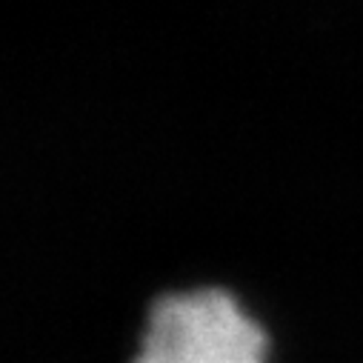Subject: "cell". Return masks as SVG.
I'll use <instances>...</instances> for the list:
<instances>
[{
  "label": "cell",
  "mask_w": 363,
  "mask_h": 363,
  "mask_svg": "<svg viewBox=\"0 0 363 363\" xmlns=\"http://www.w3.org/2000/svg\"><path fill=\"white\" fill-rule=\"evenodd\" d=\"M269 337L223 289L152 303L135 363H266Z\"/></svg>",
  "instance_id": "obj_1"
}]
</instances>
